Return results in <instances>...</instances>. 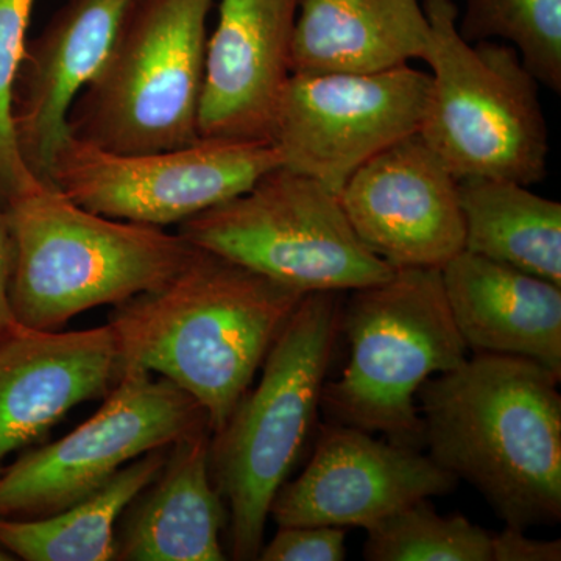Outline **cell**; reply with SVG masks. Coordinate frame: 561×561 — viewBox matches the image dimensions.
Masks as SVG:
<instances>
[{
    "label": "cell",
    "instance_id": "277c9868",
    "mask_svg": "<svg viewBox=\"0 0 561 561\" xmlns=\"http://www.w3.org/2000/svg\"><path fill=\"white\" fill-rule=\"evenodd\" d=\"M341 294L305 295L230 419L213 432L209 468L228 513L231 559H260L273 500L311 438L342 332Z\"/></svg>",
    "mask_w": 561,
    "mask_h": 561
},
{
    "label": "cell",
    "instance_id": "e0dca14e",
    "mask_svg": "<svg viewBox=\"0 0 561 561\" xmlns=\"http://www.w3.org/2000/svg\"><path fill=\"white\" fill-rule=\"evenodd\" d=\"M440 273L468 351L524 357L561 379V286L467 250Z\"/></svg>",
    "mask_w": 561,
    "mask_h": 561
},
{
    "label": "cell",
    "instance_id": "3957f363",
    "mask_svg": "<svg viewBox=\"0 0 561 561\" xmlns=\"http://www.w3.org/2000/svg\"><path fill=\"white\" fill-rule=\"evenodd\" d=\"M5 210L14 239L11 306L31 330L57 331L81 312L157 289L197 251L180 232L92 213L38 179Z\"/></svg>",
    "mask_w": 561,
    "mask_h": 561
},
{
    "label": "cell",
    "instance_id": "8992f818",
    "mask_svg": "<svg viewBox=\"0 0 561 561\" xmlns=\"http://www.w3.org/2000/svg\"><path fill=\"white\" fill-rule=\"evenodd\" d=\"M430 92L419 135L457 180L541 183L549 135L540 83L518 51L497 41L468 43L453 0H424Z\"/></svg>",
    "mask_w": 561,
    "mask_h": 561
},
{
    "label": "cell",
    "instance_id": "7a4b0ae2",
    "mask_svg": "<svg viewBox=\"0 0 561 561\" xmlns=\"http://www.w3.org/2000/svg\"><path fill=\"white\" fill-rule=\"evenodd\" d=\"M302 298L301 291L197 249L160 287L113 306L108 324L125 367L162 376L190 393L217 432L253 386Z\"/></svg>",
    "mask_w": 561,
    "mask_h": 561
},
{
    "label": "cell",
    "instance_id": "d4e9b609",
    "mask_svg": "<svg viewBox=\"0 0 561 561\" xmlns=\"http://www.w3.org/2000/svg\"><path fill=\"white\" fill-rule=\"evenodd\" d=\"M346 531L332 526L278 527L275 537L262 546V561H343Z\"/></svg>",
    "mask_w": 561,
    "mask_h": 561
},
{
    "label": "cell",
    "instance_id": "30bf717a",
    "mask_svg": "<svg viewBox=\"0 0 561 561\" xmlns=\"http://www.w3.org/2000/svg\"><path fill=\"white\" fill-rule=\"evenodd\" d=\"M278 168L272 140L201 138L176 149L121 153L72 136L50 183L92 213L165 228L238 197Z\"/></svg>",
    "mask_w": 561,
    "mask_h": 561
},
{
    "label": "cell",
    "instance_id": "9a60e30c",
    "mask_svg": "<svg viewBox=\"0 0 561 561\" xmlns=\"http://www.w3.org/2000/svg\"><path fill=\"white\" fill-rule=\"evenodd\" d=\"M300 0H220L206 41L198 135L271 140L291 76V36Z\"/></svg>",
    "mask_w": 561,
    "mask_h": 561
},
{
    "label": "cell",
    "instance_id": "cb8c5ba5",
    "mask_svg": "<svg viewBox=\"0 0 561 561\" xmlns=\"http://www.w3.org/2000/svg\"><path fill=\"white\" fill-rule=\"evenodd\" d=\"M36 0H0V206L35 176L21 157L14 130V95L28 47V28Z\"/></svg>",
    "mask_w": 561,
    "mask_h": 561
},
{
    "label": "cell",
    "instance_id": "4316f807",
    "mask_svg": "<svg viewBox=\"0 0 561 561\" xmlns=\"http://www.w3.org/2000/svg\"><path fill=\"white\" fill-rule=\"evenodd\" d=\"M14 272V239L9 216L0 206V339L18 327L11 306V283Z\"/></svg>",
    "mask_w": 561,
    "mask_h": 561
},
{
    "label": "cell",
    "instance_id": "4fadbf2b",
    "mask_svg": "<svg viewBox=\"0 0 561 561\" xmlns=\"http://www.w3.org/2000/svg\"><path fill=\"white\" fill-rule=\"evenodd\" d=\"M339 202L360 241L393 268H442L465 249L459 180L419 133L357 169Z\"/></svg>",
    "mask_w": 561,
    "mask_h": 561
},
{
    "label": "cell",
    "instance_id": "d6986e66",
    "mask_svg": "<svg viewBox=\"0 0 561 561\" xmlns=\"http://www.w3.org/2000/svg\"><path fill=\"white\" fill-rule=\"evenodd\" d=\"M430 21L420 0H300L291 72H379L423 60Z\"/></svg>",
    "mask_w": 561,
    "mask_h": 561
},
{
    "label": "cell",
    "instance_id": "2e32d148",
    "mask_svg": "<svg viewBox=\"0 0 561 561\" xmlns=\"http://www.w3.org/2000/svg\"><path fill=\"white\" fill-rule=\"evenodd\" d=\"M133 0H68L28 43L14 95L21 157L35 179L51 169L72 138L70 114L105 68Z\"/></svg>",
    "mask_w": 561,
    "mask_h": 561
},
{
    "label": "cell",
    "instance_id": "8fae6325",
    "mask_svg": "<svg viewBox=\"0 0 561 561\" xmlns=\"http://www.w3.org/2000/svg\"><path fill=\"white\" fill-rule=\"evenodd\" d=\"M430 73L291 72L271 140L280 165L339 195L365 162L420 131Z\"/></svg>",
    "mask_w": 561,
    "mask_h": 561
},
{
    "label": "cell",
    "instance_id": "83f0119b",
    "mask_svg": "<svg viewBox=\"0 0 561 561\" xmlns=\"http://www.w3.org/2000/svg\"><path fill=\"white\" fill-rule=\"evenodd\" d=\"M14 560L13 557L10 556L5 549L0 548V561H11Z\"/></svg>",
    "mask_w": 561,
    "mask_h": 561
},
{
    "label": "cell",
    "instance_id": "603a6c76",
    "mask_svg": "<svg viewBox=\"0 0 561 561\" xmlns=\"http://www.w3.org/2000/svg\"><path fill=\"white\" fill-rule=\"evenodd\" d=\"M368 561H491V535L459 513L443 516L431 500L401 508L367 530Z\"/></svg>",
    "mask_w": 561,
    "mask_h": 561
},
{
    "label": "cell",
    "instance_id": "ba28073f",
    "mask_svg": "<svg viewBox=\"0 0 561 561\" xmlns=\"http://www.w3.org/2000/svg\"><path fill=\"white\" fill-rule=\"evenodd\" d=\"M179 232L197 249L305 295L362 289L394 272L360 241L337 194L283 165Z\"/></svg>",
    "mask_w": 561,
    "mask_h": 561
},
{
    "label": "cell",
    "instance_id": "44dd1931",
    "mask_svg": "<svg viewBox=\"0 0 561 561\" xmlns=\"http://www.w3.org/2000/svg\"><path fill=\"white\" fill-rule=\"evenodd\" d=\"M169 448L122 468L102 489L43 518H0V548L24 561H114L117 526L128 505L160 472Z\"/></svg>",
    "mask_w": 561,
    "mask_h": 561
},
{
    "label": "cell",
    "instance_id": "5b68a950",
    "mask_svg": "<svg viewBox=\"0 0 561 561\" xmlns=\"http://www.w3.org/2000/svg\"><path fill=\"white\" fill-rule=\"evenodd\" d=\"M342 331L348 364L339 378L324 382V419L424 451L416 391L468 357L440 268H394L381 283L351 291Z\"/></svg>",
    "mask_w": 561,
    "mask_h": 561
},
{
    "label": "cell",
    "instance_id": "ac0fdd59",
    "mask_svg": "<svg viewBox=\"0 0 561 561\" xmlns=\"http://www.w3.org/2000/svg\"><path fill=\"white\" fill-rule=\"evenodd\" d=\"M210 427L169 446L157 478L122 515L117 561H224L227 507L209 468Z\"/></svg>",
    "mask_w": 561,
    "mask_h": 561
},
{
    "label": "cell",
    "instance_id": "9c48e42d",
    "mask_svg": "<svg viewBox=\"0 0 561 561\" xmlns=\"http://www.w3.org/2000/svg\"><path fill=\"white\" fill-rule=\"evenodd\" d=\"M202 427H210L208 413L190 393L162 376L125 367L94 415L3 468L0 518L54 515L102 489L144 454L169 448Z\"/></svg>",
    "mask_w": 561,
    "mask_h": 561
},
{
    "label": "cell",
    "instance_id": "5bb4252c",
    "mask_svg": "<svg viewBox=\"0 0 561 561\" xmlns=\"http://www.w3.org/2000/svg\"><path fill=\"white\" fill-rule=\"evenodd\" d=\"M125 365L108 323L83 331L18 324L0 339V472L14 454L39 445L83 402L114 389Z\"/></svg>",
    "mask_w": 561,
    "mask_h": 561
},
{
    "label": "cell",
    "instance_id": "52a82bcc",
    "mask_svg": "<svg viewBox=\"0 0 561 561\" xmlns=\"http://www.w3.org/2000/svg\"><path fill=\"white\" fill-rule=\"evenodd\" d=\"M213 3L133 0L105 68L73 106V138L121 153L176 149L201 139Z\"/></svg>",
    "mask_w": 561,
    "mask_h": 561
},
{
    "label": "cell",
    "instance_id": "484cf974",
    "mask_svg": "<svg viewBox=\"0 0 561 561\" xmlns=\"http://www.w3.org/2000/svg\"><path fill=\"white\" fill-rule=\"evenodd\" d=\"M561 541L535 540L519 527L491 535V561H560Z\"/></svg>",
    "mask_w": 561,
    "mask_h": 561
},
{
    "label": "cell",
    "instance_id": "6da1fadb",
    "mask_svg": "<svg viewBox=\"0 0 561 561\" xmlns=\"http://www.w3.org/2000/svg\"><path fill=\"white\" fill-rule=\"evenodd\" d=\"M560 381L537 362L478 353L416 391L427 456L505 526L561 519Z\"/></svg>",
    "mask_w": 561,
    "mask_h": 561
},
{
    "label": "cell",
    "instance_id": "7c38bea8",
    "mask_svg": "<svg viewBox=\"0 0 561 561\" xmlns=\"http://www.w3.org/2000/svg\"><path fill=\"white\" fill-rule=\"evenodd\" d=\"M457 482L420 449L324 421L311 460L297 479L283 483L271 518L278 527L370 530L413 502L451 493Z\"/></svg>",
    "mask_w": 561,
    "mask_h": 561
},
{
    "label": "cell",
    "instance_id": "7402d4cb",
    "mask_svg": "<svg viewBox=\"0 0 561 561\" xmlns=\"http://www.w3.org/2000/svg\"><path fill=\"white\" fill-rule=\"evenodd\" d=\"M457 27L468 43L508 44L538 83L561 91V0H465Z\"/></svg>",
    "mask_w": 561,
    "mask_h": 561
},
{
    "label": "cell",
    "instance_id": "ffe728a7",
    "mask_svg": "<svg viewBox=\"0 0 561 561\" xmlns=\"http://www.w3.org/2000/svg\"><path fill=\"white\" fill-rule=\"evenodd\" d=\"M465 249L561 286V203L526 184L459 180Z\"/></svg>",
    "mask_w": 561,
    "mask_h": 561
}]
</instances>
